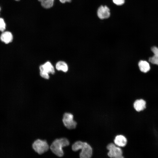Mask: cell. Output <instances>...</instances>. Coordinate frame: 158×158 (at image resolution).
I'll return each instance as SVG.
<instances>
[{
  "label": "cell",
  "mask_w": 158,
  "mask_h": 158,
  "mask_svg": "<svg viewBox=\"0 0 158 158\" xmlns=\"http://www.w3.org/2000/svg\"><path fill=\"white\" fill-rule=\"evenodd\" d=\"M69 140L66 137L57 138L54 140L50 145V150L56 156L62 157L64 153L63 148L70 145Z\"/></svg>",
  "instance_id": "cell-1"
},
{
  "label": "cell",
  "mask_w": 158,
  "mask_h": 158,
  "mask_svg": "<svg viewBox=\"0 0 158 158\" xmlns=\"http://www.w3.org/2000/svg\"><path fill=\"white\" fill-rule=\"evenodd\" d=\"M71 149L74 152L81 150L79 154L80 158H90L92 155V148L89 144L85 142L80 141L75 142L72 145Z\"/></svg>",
  "instance_id": "cell-2"
},
{
  "label": "cell",
  "mask_w": 158,
  "mask_h": 158,
  "mask_svg": "<svg viewBox=\"0 0 158 158\" xmlns=\"http://www.w3.org/2000/svg\"><path fill=\"white\" fill-rule=\"evenodd\" d=\"M32 146L34 151L40 155L47 152L50 149V146L47 141L40 138L35 140Z\"/></svg>",
  "instance_id": "cell-3"
},
{
  "label": "cell",
  "mask_w": 158,
  "mask_h": 158,
  "mask_svg": "<svg viewBox=\"0 0 158 158\" xmlns=\"http://www.w3.org/2000/svg\"><path fill=\"white\" fill-rule=\"evenodd\" d=\"M74 118L73 115L69 112H65L63 114L62 122L65 127L68 130L74 129L76 128L77 123Z\"/></svg>",
  "instance_id": "cell-4"
},
{
  "label": "cell",
  "mask_w": 158,
  "mask_h": 158,
  "mask_svg": "<svg viewBox=\"0 0 158 158\" xmlns=\"http://www.w3.org/2000/svg\"><path fill=\"white\" fill-rule=\"evenodd\" d=\"M113 143H110L107 145V148L109 150L107 153L108 156L113 158H123L122 150L119 147L116 146Z\"/></svg>",
  "instance_id": "cell-5"
},
{
  "label": "cell",
  "mask_w": 158,
  "mask_h": 158,
  "mask_svg": "<svg viewBox=\"0 0 158 158\" xmlns=\"http://www.w3.org/2000/svg\"><path fill=\"white\" fill-rule=\"evenodd\" d=\"M97 15L101 19L108 18L110 15V9L107 6H101L98 9Z\"/></svg>",
  "instance_id": "cell-6"
},
{
  "label": "cell",
  "mask_w": 158,
  "mask_h": 158,
  "mask_svg": "<svg viewBox=\"0 0 158 158\" xmlns=\"http://www.w3.org/2000/svg\"><path fill=\"white\" fill-rule=\"evenodd\" d=\"M13 39V35L9 31L3 32L0 36L1 41L6 44H8L12 42Z\"/></svg>",
  "instance_id": "cell-7"
},
{
  "label": "cell",
  "mask_w": 158,
  "mask_h": 158,
  "mask_svg": "<svg viewBox=\"0 0 158 158\" xmlns=\"http://www.w3.org/2000/svg\"><path fill=\"white\" fill-rule=\"evenodd\" d=\"M40 71H43L48 74H54L55 73L54 68L49 61H47L40 67Z\"/></svg>",
  "instance_id": "cell-8"
},
{
  "label": "cell",
  "mask_w": 158,
  "mask_h": 158,
  "mask_svg": "<svg viewBox=\"0 0 158 158\" xmlns=\"http://www.w3.org/2000/svg\"><path fill=\"white\" fill-rule=\"evenodd\" d=\"M133 107L137 111H142L146 108V102L143 99H137L134 102Z\"/></svg>",
  "instance_id": "cell-9"
},
{
  "label": "cell",
  "mask_w": 158,
  "mask_h": 158,
  "mask_svg": "<svg viewBox=\"0 0 158 158\" xmlns=\"http://www.w3.org/2000/svg\"><path fill=\"white\" fill-rule=\"evenodd\" d=\"M115 144L119 147L125 146L127 143V140L126 138L122 135H117L114 140Z\"/></svg>",
  "instance_id": "cell-10"
},
{
  "label": "cell",
  "mask_w": 158,
  "mask_h": 158,
  "mask_svg": "<svg viewBox=\"0 0 158 158\" xmlns=\"http://www.w3.org/2000/svg\"><path fill=\"white\" fill-rule=\"evenodd\" d=\"M151 50L154 55L149 58V61L152 64L158 65V48L153 47L151 48Z\"/></svg>",
  "instance_id": "cell-11"
},
{
  "label": "cell",
  "mask_w": 158,
  "mask_h": 158,
  "mask_svg": "<svg viewBox=\"0 0 158 158\" xmlns=\"http://www.w3.org/2000/svg\"><path fill=\"white\" fill-rule=\"evenodd\" d=\"M138 65L140 71L146 73L150 69V66L149 63L145 61L141 60L138 63Z\"/></svg>",
  "instance_id": "cell-12"
},
{
  "label": "cell",
  "mask_w": 158,
  "mask_h": 158,
  "mask_svg": "<svg viewBox=\"0 0 158 158\" xmlns=\"http://www.w3.org/2000/svg\"><path fill=\"white\" fill-rule=\"evenodd\" d=\"M41 6L46 9L52 8L54 6L55 0H37Z\"/></svg>",
  "instance_id": "cell-13"
},
{
  "label": "cell",
  "mask_w": 158,
  "mask_h": 158,
  "mask_svg": "<svg viewBox=\"0 0 158 158\" xmlns=\"http://www.w3.org/2000/svg\"><path fill=\"white\" fill-rule=\"evenodd\" d=\"M56 68L58 71H61L64 72H66L68 70V66L65 62L60 61L57 63L56 65Z\"/></svg>",
  "instance_id": "cell-14"
},
{
  "label": "cell",
  "mask_w": 158,
  "mask_h": 158,
  "mask_svg": "<svg viewBox=\"0 0 158 158\" xmlns=\"http://www.w3.org/2000/svg\"><path fill=\"white\" fill-rule=\"evenodd\" d=\"M6 25L3 19L0 18V31L3 32L6 29Z\"/></svg>",
  "instance_id": "cell-15"
},
{
  "label": "cell",
  "mask_w": 158,
  "mask_h": 158,
  "mask_svg": "<svg viewBox=\"0 0 158 158\" xmlns=\"http://www.w3.org/2000/svg\"><path fill=\"white\" fill-rule=\"evenodd\" d=\"M40 74L42 77L45 79H48L49 78V74L47 73L40 71Z\"/></svg>",
  "instance_id": "cell-16"
},
{
  "label": "cell",
  "mask_w": 158,
  "mask_h": 158,
  "mask_svg": "<svg viewBox=\"0 0 158 158\" xmlns=\"http://www.w3.org/2000/svg\"><path fill=\"white\" fill-rule=\"evenodd\" d=\"M113 2L116 5L120 6L123 5L125 2V0H112Z\"/></svg>",
  "instance_id": "cell-17"
},
{
  "label": "cell",
  "mask_w": 158,
  "mask_h": 158,
  "mask_svg": "<svg viewBox=\"0 0 158 158\" xmlns=\"http://www.w3.org/2000/svg\"><path fill=\"white\" fill-rule=\"evenodd\" d=\"M60 2L62 4H65L66 3H70L71 0H59Z\"/></svg>",
  "instance_id": "cell-18"
},
{
  "label": "cell",
  "mask_w": 158,
  "mask_h": 158,
  "mask_svg": "<svg viewBox=\"0 0 158 158\" xmlns=\"http://www.w3.org/2000/svg\"><path fill=\"white\" fill-rule=\"evenodd\" d=\"M15 0V1H20V0Z\"/></svg>",
  "instance_id": "cell-19"
},
{
  "label": "cell",
  "mask_w": 158,
  "mask_h": 158,
  "mask_svg": "<svg viewBox=\"0 0 158 158\" xmlns=\"http://www.w3.org/2000/svg\"></svg>",
  "instance_id": "cell-20"
}]
</instances>
